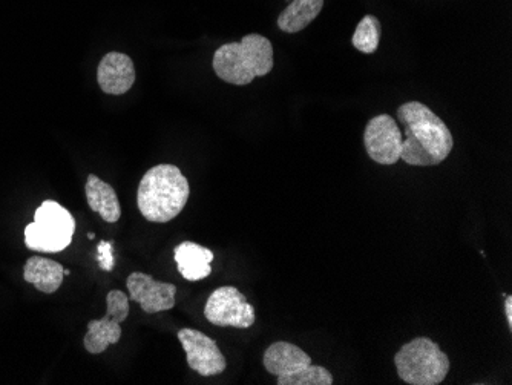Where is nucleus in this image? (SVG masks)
I'll use <instances>...</instances> for the list:
<instances>
[{"label":"nucleus","mask_w":512,"mask_h":385,"mask_svg":"<svg viewBox=\"0 0 512 385\" xmlns=\"http://www.w3.org/2000/svg\"><path fill=\"white\" fill-rule=\"evenodd\" d=\"M404 125L401 160L411 166H437L453 151L454 139L444 120L421 102L404 103L398 109Z\"/></svg>","instance_id":"obj_1"},{"label":"nucleus","mask_w":512,"mask_h":385,"mask_svg":"<svg viewBox=\"0 0 512 385\" xmlns=\"http://www.w3.org/2000/svg\"><path fill=\"white\" fill-rule=\"evenodd\" d=\"M188 178L175 165H157L143 175L137 192V205L151 223H169L188 203Z\"/></svg>","instance_id":"obj_2"},{"label":"nucleus","mask_w":512,"mask_h":385,"mask_svg":"<svg viewBox=\"0 0 512 385\" xmlns=\"http://www.w3.org/2000/svg\"><path fill=\"white\" fill-rule=\"evenodd\" d=\"M272 70V43L260 34H249L241 42L226 43L215 51V74L230 85H249Z\"/></svg>","instance_id":"obj_3"},{"label":"nucleus","mask_w":512,"mask_h":385,"mask_svg":"<svg viewBox=\"0 0 512 385\" xmlns=\"http://www.w3.org/2000/svg\"><path fill=\"white\" fill-rule=\"evenodd\" d=\"M399 378L410 385H437L450 372V358L430 338H416L394 356Z\"/></svg>","instance_id":"obj_4"},{"label":"nucleus","mask_w":512,"mask_h":385,"mask_svg":"<svg viewBox=\"0 0 512 385\" xmlns=\"http://www.w3.org/2000/svg\"><path fill=\"white\" fill-rule=\"evenodd\" d=\"M264 367L278 378V385H332L333 376L295 344L278 341L264 353Z\"/></svg>","instance_id":"obj_5"},{"label":"nucleus","mask_w":512,"mask_h":385,"mask_svg":"<svg viewBox=\"0 0 512 385\" xmlns=\"http://www.w3.org/2000/svg\"><path fill=\"white\" fill-rule=\"evenodd\" d=\"M76 221L57 201H43L34 214L33 223L25 228V244L28 249L46 254L65 251L73 241Z\"/></svg>","instance_id":"obj_6"},{"label":"nucleus","mask_w":512,"mask_h":385,"mask_svg":"<svg viewBox=\"0 0 512 385\" xmlns=\"http://www.w3.org/2000/svg\"><path fill=\"white\" fill-rule=\"evenodd\" d=\"M106 315L102 320H94L88 324L85 335L86 352L100 355L112 344H117L122 338V323L129 315V297L122 290H111L106 295Z\"/></svg>","instance_id":"obj_7"},{"label":"nucleus","mask_w":512,"mask_h":385,"mask_svg":"<svg viewBox=\"0 0 512 385\" xmlns=\"http://www.w3.org/2000/svg\"><path fill=\"white\" fill-rule=\"evenodd\" d=\"M204 316L214 326L235 329H249L256 320L255 309L234 286H224L215 290L204 307Z\"/></svg>","instance_id":"obj_8"},{"label":"nucleus","mask_w":512,"mask_h":385,"mask_svg":"<svg viewBox=\"0 0 512 385\" xmlns=\"http://www.w3.org/2000/svg\"><path fill=\"white\" fill-rule=\"evenodd\" d=\"M402 142L401 128L388 114L373 117L365 126V149L368 157L379 165H396L401 160Z\"/></svg>","instance_id":"obj_9"},{"label":"nucleus","mask_w":512,"mask_h":385,"mask_svg":"<svg viewBox=\"0 0 512 385\" xmlns=\"http://www.w3.org/2000/svg\"><path fill=\"white\" fill-rule=\"evenodd\" d=\"M188 364L201 376H217L226 370L227 362L215 339L194 329H181L178 332Z\"/></svg>","instance_id":"obj_10"},{"label":"nucleus","mask_w":512,"mask_h":385,"mask_svg":"<svg viewBox=\"0 0 512 385\" xmlns=\"http://www.w3.org/2000/svg\"><path fill=\"white\" fill-rule=\"evenodd\" d=\"M129 301L140 304L148 315L174 309L177 287L171 283L155 281L151 275L134 272L126 280Z\"/></svg>","instance_id":"obj_11"},{"label":"nucleus","mask_w":512,"mask_h":385,"mask_svg":"<svg viewBox=\"0 0 512 385\" xmlns=\"http://www.w3.org/2000/svg\"><path fill=\"white\" fill-rule=\"evenodd\" d=\"M97 82L103 93L111 96H123L135 83L134 62L128 54H106L97 70Z\"/></svg>","instance_id":"obj_12"},{"label":"nucleus","mask_w":512,"mask_h":385,"mask_svg":"<svg viewBox=\"0 0 512 385\" xmlns=\"http://www.w3.org/2000/svg\"><path fill=\"white\" fill-rule=\"evenodd\" d=\"M178 272L188 281H201L212 274L214 252L192 241H184L174 249Z\"/></svg>","instance_id":"obj_13"},{"label":"nucleus","mask_w":512,"mask_h":385,"mask_svg":"<svg viewBox=\"0 0 512 385\" xmlns=\"http://www.w3.org/2000/svg\"><path fill=\"white\" fill-rule=\"evenodd\" d=\"M89 208L97 212L106 223H117L122 217V208L114 188L97 175L91 174L85 186Z\"/></svg>","instance_id":"obj_14"},{"label":"nucleus","mask_w":512,"mask_h":385,"mask_svg":"<svg viewBox=\"0 0 512 385\" xmlns=\"http://www.w3.org/2000/svg\"><path fill=\"white\" fill-rule=\"evenodd\" d=\"M62 264L43 257H31L23 267V278L40 292L56 293L63 283Z\"/></svg>","instance_id":"obj_15"},{"label":"nucleus","mask_w":512,"mask_h":385,"mask_svg":"<svg viewBox=\"0 0 512 385\" xmlns=\"http://www.w3.org/2000/svg\"><path fill=\"white\" fill-rule=\"evenodd\" d=\"M324 0H292L289 7L279 14L278 27L284 33L295 34L309 27L319 16Z\"/></svg>","instance_id":"obj_16"},{"label":"nucleus","mask_w":512,"mask_h":385,"mask_svg":"<svg viewBox=\"0 0 512 385\" xmlns=\"http://www.w3.org/2000/svg\"><path fill=\"white\" fill-rule=\"evenodd\" d=\"M352 43L353 47L361 53H375L381 43V22L378 17L367 14L356 27Z\"/></svg>","instance_id":"obj_17"},{"label":"nucleus","mask_w":512,"mask_h":385,"mask_svg":"<svg viewBox=\"0 0 512 385\" xmlns=\"http://www.w3.org/2000/svg\"><path fill=\"white\" fill-rule=\"evenodd\" d=\"M114 243H109V241H100L99 246H97V260H99L100 269L105 270V272H112L114 269L115 261L114 255Z\"/></svg>","instance_id":"obj_18"},{"label":"nucleus","mask_w":512,"mask_h":385,"mask_svg":"<svg viewBox=\"0 0 512 385\" xmlns=\"http://www.w3.org/2000/svg\"><path fill=\"white\" fill-rule=\"evenodd\" d=\"M505 315H506V321H508L509 329L512 327V297L511 295H508V297L505 298Z\"/></svg>","instance_id":"obj_19"},{"label":"nucleus","mask_w":512,"mask_h":385,"mask_svg":"<svg viewBox=\"0 0 512 385\" xmlns=\"http://www.w3.org/2000/svg\"><path fill=\"white\" fill-rule=\"evenodd\" d=\"M94 237H96V235L92 234V232H89V234H88L89 240H94Z\"/></svg>","instance_id":"obj_20"},{"label":"nucleus","mask_w":512,"mask_h":385,"mask_svg":"<svg viewBox=\"0 0 512 385\" xmlns=\"http://www.w3.org/2000/svg\"><path fill=\"white\" fill-rule=\"evenodd\" d=\"M71 274V272H69L68 269H63V275H69Z\"/></svg>","instance_id":"obj_21"}]
</instances>
